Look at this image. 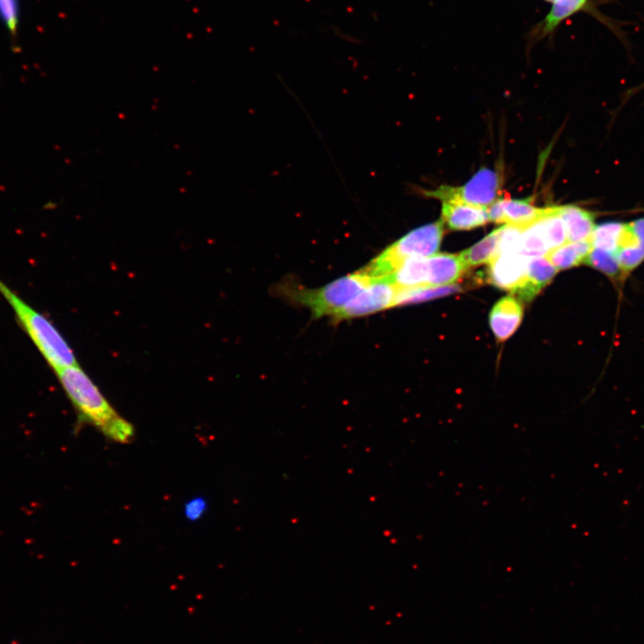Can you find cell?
<instances>
[{
  "instance_id": "cell-2",
  "label": "cell",
  "mask_w": 644,
  "mask_h": 644,
  "mask_svg": "<svg viewBox=\"0 0 644 644\" xmlns=\"http://www.w3.org/2000/svg\"><path fill=\"white\" fill-rule=\"evenodd\" d=\"M0 294L10 306L21 330L55 373L78 364L73 350L54 323L1 278Z\"/></svg>"
},
{
  "instance_id": "cell-10",
  "label": "cell",
  "mask_w": 644,
  "mask_h": 644,
  "mask_svg": "<svg viewBox=\"0 0 644 644\" xmlns=\"http://www.w3.org/2000/svg\"><path fill=\"white\" fill-rule=\"evenodd\" d=\"M558 270L543 256L529 257L524 279L512 292L524 301H532Z\"/></svg>"
},
{
  "instance_id": "cell-25",
  "label": "cell",
  "mask_w": 644,
  "mask_h": 644,
  "mask_svg": "<svg viewBox=\"0 0 644 644\" xmlns=\"http://www.w3.org/2000/svg\"><path fill=\"white\" fill-rule=\"evenodd\" d=\"M503 196H500L495 202L487 208L488 221L497 224L504 223Z\"/></svg>"
},
{
  "instance_id": "cell-24",
  "label": "cell",
  "mask_w": 644,
  "mask_h": 644,
  "mask_svg": "<svg viewBox=\"0 0 644 644\" xmlns=\"http://www.w3.org/2000/svg\"><path fill=\"white\" fill-rule=\"evenodd\" d=\"M184 515L191 521H199L208 510V502L203 497H195L185 503Z\"/></svg>"
},
{
  "instance_id": "cell-9",
  "label": "cell",
  "mask_w": 644,
  "mask_h": 644,
  "mask_svg": "<svg viewBox=\"0 0 644 644\" xmlns=\"http://www.w3.org/2000/svg\"><path fill=\"white\" fill-rule=\"evenodd\" d=\"M528 258L520 253L498 254L488 263L487 281L513 292L524 279Z\"/></svg>"
},
{
  "instance_id": "cell-13",
  "label": "cell",
  "mask_w": 644,
  "mask_h": 644,
  "mask_svg": "<svg viewBox=\"0 0 644 644\" xmlns=\"http://www.w3.org/2000/svg\"><path fill=\"white\" fill-rule=\"evenodd\" d=\"M429 286L453 284L468 270L459 255L436 253L427 257Z\"/></svg>"
},
{
  "instance_id": "cell-5",
  "label": "cell",
  "mask_w": 644,
  "mask_h": 644,
  "mask_svg": "<svg viewBox=\"0 0 644 644\" xmlns=\"http://www.w3.org/2000/svg\"><path fill=\"white\" fill-rule=\"evenodd\" d=\"M502 182L500 172L484 167L462 186L441 185L422 193L442 202L457 201L487 208L500 197Z\"/></svg>"
},
{
  "instance_id": "cell-11",
  "label": "cell",
  "mask_w": 644,
  "mask_h": 644,
  "mask_svg": "<svg viewBox=\"0 0 644 644\" xmlns=\"http://www.w3.org/2000/svg\"><path fill=\"white\" fill-rule=\"evenodd\" d=\"M522 313L521 302L512 296L501 298L493 306L489 313V326L498 341H505L516 331Z\"/></svg>"
},
{
  "instance_id": "cell-20",
  "label": "cell",
  "mask_w": 644,
  "mask_h": 644,
  "mask_svg": "<svg viewBox=\"0 0 644 644\" xmlns=\"http://www.w3.org/2000/svg\"><path fill=\"white\" fill-rule=\"evenodd\" d=\"M461 291V286L456 284L399 288L394 306L422 302Z\"/></svg>"
},
{
  "instance_id": "cell-21",
  "label": "cell",
  "mask_w": 644,
  "mask_h": 644,
  "mask_svg": "<svg viewBox=\"0 0 644 644\" xmlns=\"http://www.w3.org/2000/svg\"><path fill=\"white\" fill-rule=\"evenodd\" d=\"M623 226V223L621 222H605L596 225L590 237L592 248L610 252L616 257Z\"/></svg>"
},
{
  "instance_id": "cell-12",
  "label": "cell",
  "mask_w": 644,
  "mask_h": 644,
  "mask_svg": "<svg viewBox=\"0 0 644 644\" xmlns=\"http://www.w3.org/2000/svg\"><path fill=\"white\" fill-rule=\"evenodd\" d=\"M441 221L452 230H471L488 222L486 208L470 204L445 201L442 202Z\"/></svg>"
},
{
  "instance_id": "cell-19",
  "label": "cell",
  "mask_w": 644,
  "mask_h": 644,
  "mask_svg": "<svg viewBox=\"0 0 644 644\" xmlns=\"http://www.w3.org/2000/svg\"><path fill=\"white\" fill-rule=\"evenodd\" d=\"M500 231L501 227L493 230L482 240L459 254L468 269L489 263L497 255Z\"/></svg>"
},
{
  "instance_id": "cell-16",
  "label": "cell",
  "mask_w": 644,
  "mask_h": 644,
  "mask_svg": "<svg viewBox=\"0 0 644 644\" xmlns=\"http://www.w3.org/2000/svg\"><path fill=\"white\" fill-rule=\"evenodd\" d=\"M592 249L590 241L570 242L547 251L546 258L557 269H567L585 265L586 259Z\"/></svg>"
},
{
  "instance_id": "cell-17",
  "label": "cell",
  "mask_w": 644,
  "mask_h": 644,
  "mask_svg": "<svg viewBox=\"0 0 644 644\" xmlns=\"http://www.w3.org/2000/svg\"><path fill=\"white\" fill-rule=\"evenodd\" d=\"M549 250L568 242L565 225L559 215L558 208H546L545 213L532 224Z\"/></svg>"
},
{
  "instance_id": "cell-6",
  "label": "cell",
  "mask_w": 644,
  "mask_h": 644,
  "mask_svg": "<svg viewBox=\"0 0 644 644\" xmlns=\"http://www.w3.org/2000/svg\"><path fill=\"white\" fill-rule=\"evenodd\" d=\"M596 2L597 0H555L545 17L535 23L527 33L528 48L545 38H551L565 21L580 13L594 16L618 34L619 30L614 27V21L597 10Z\"/></svg>"
},
{
  "instance_id": "cell-4",
  "label": "cell",
  "mask_w": 644,
  "mask_h": 644,
  "mask_svg": "<svg viewBox=\"0 0 644 644\" xmlns=\"http://www.w3.org/2000/svg\"><path fill=\"white\" fill-rule=\"evenodd\" d=\"M372 279L360 269L315 289L284 284L282 292L290 301L308 308L314 318L332 317Z\"/></svg>"
},
{
  "instance_id": "cell-26",
  "label": "cell",
  "mask_w": 644,
  "mask_h": 644,
  "mask_svg": "<svg viewBox=\"0 0 644 644\" xmlns=\"http://www.w3.org/2000/svg\"><path fill=\"white\" fill-rule=\"evenodd\" d=\"M543 1H545V2H547V3H549V4H552L555 0H543Z\"/></svg>"
},
{
  "instance_id": "cell-14",
  "label": "cell",
  "mask_w": 644,
  "mask_h": 644,
  "mask_svg": "<svg viewBox=\"0 0 644 644\" xmlns=\"http://www.w3.org/2000/svg\"><path fill=\"white\" fill-rule=\"evenodd\" d=\"M566 228L570 242L590 241L595 229V215L588 209L575 206H557Z\"/></svg>"
},
{
  "instance_id": "cell-23",
  "label": "cell",
  "mask_w": 644,
  "mask_h": 644,
  "mask_svg": "<svg viewBox=\"0 0 644 644\" xmlns=\"http://www.w3.org/2000/svg\"><path fill=\"white\" fill-rule=\"evenodd\" d=\"M17 0H0V18L10 31H14L18 23Z\"/></svg>"
},
{
  "instance_id": "cell-1",
  "label": "cell",
  "mask_w": 644,
  "mask_h": 644,
  "mask_svg": "<svg viewBox=\"0 0 644 644\" xmlns=\"http://www.w3.org/2000/svg\"><path fill=\"white\" fill-rule=\"evenodd\" d=\"M57 380L77 416V429L89 425L109 441L129 444L135 437L134 426L107 401L97 386L77 364L55 372Z\"/></svg>"
},
{
  "instance_id": "cell-7",
  "label": "cell",
  "mask_w": 644,
  "mask_h": 644,
  "mask_svg": "<svg viewBox=\"0 0 644 644\" xmlns=\"http://www.w3.org/2000/svg\"><path fill=\"white\" fill-rule=\"evenodd\" d=\"M398 290V286L390 276L373 278L332 318L335 321H341L374 314L394 307Z\"/></svg>"
},
{
  "instance_id": "cell-18",
  "label": "cell",
  "mask_w": 644,
  "mask_h": 644,
  "mask_svg": "<svg viewBox=\"0 0 644 644\" xmlns=\"http://www.w3.org/2000/svg\"><path fill=\"white\" fill-rule=\"evenodd\" d=\"M389 276L398 288L428 286L427 258H409Z\"/></svg>"
},
{
  "instance_id": "cell-15",
  "label": "cell",
  "mask_w": 644,
  "mask_h": 644,
  "mask_svg": "<svg viewBox=\"0 0 644 644\" xmlns=\"http://www.w3.org/2000/svg\"><path fill=\"white\" fill-rule=\"evenodd\" d=\"M504 223L525 228L536 222L545 213V209L534 205L532 198L513 199L507 194L502 197Z\"/></svg>"
},
{
  "instance_id": "cell-8",
  "label": "cell",
  "mask_w": 644,
  "mask_h": 644,
  "mask_svg": "<svg viewBox=\"0 0 644 644\" xmlns=\"http://www.w3.org/2000/svg\"><path fill=\"white\" fill-rule=\"evenodd\" d=\"M616 258L619 267L618 291L631 274L644 262V217L623 223Z\"/></svg>"
},
{
  "instance_id": "cell-3",
  "label": "cell",
  "mask_w": 644,
  "mask_h": 644,
  "mask_svg": "<svg viewBox=\"0 0 644 644\" xmlns=\"http://www.w3.org/2000/svg\"><path fill=\"white\" fill-rule=\"evenodd\" d=\"M444 235L439 219L411 230L387 246L361 270L371 278L391 275L405 260L427 258L436 253Z\"/></svg>"
},
{
  "instance_id": "cell-22",
  "label": "cell",
  "mask_w": 644,
  "mask_h": 644,
  "mask_svg": "<svg viewBox=\"0 0 644 644\" xmlns=\"http://www.w3.org/2000/svg\"><path fill=\"white\" fill-rule=\"evenodd\" d=\"M522 229L511 225L501 226L497 255L521 254Z\"/></svg>"
}]
</instances>
